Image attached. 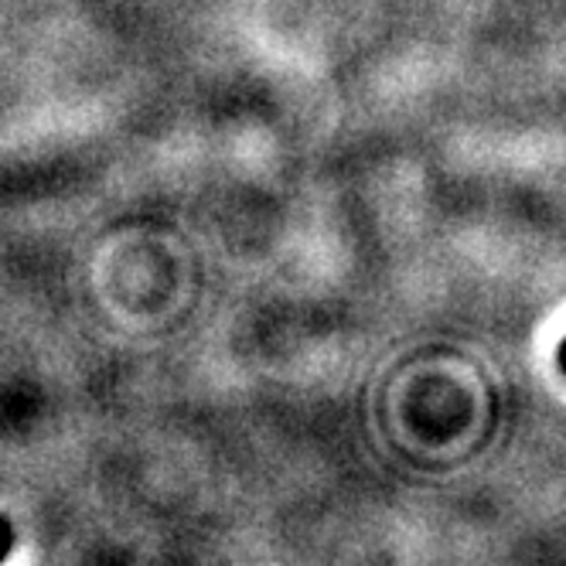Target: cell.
<instances>
[{
  "label": "cell",
  "mask_w": 566,
  "mask_h": 566,
  "mask_svg": "<svg viewBox=\"0 0 566 566\" xmlns=\"http://www.w3.org/2000/svg\"><path fill=\"white\" fill-rule=\"evenodd\" d=\"M11 549V530H8V522L0 518V556H4Z\"/></svg>",
  "instance_id": "cell-1"
}]
</instances>
